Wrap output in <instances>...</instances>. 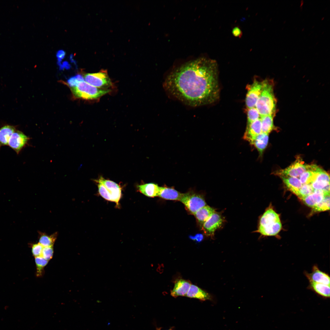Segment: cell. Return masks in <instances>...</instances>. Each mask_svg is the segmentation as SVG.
<instances>
[{
    "label": "cell",
    "instance_id": "6da1fadb",
    "mask_svg": "<svg viewBox=\"0 0 330 330\" xmlns=\"http://www.w3.org/2000/svg\"><path fill=\"white\" fill-rule=\"evenodd\" d=\"M218 64L202 57L189 61L171 72L164 82L170 94L189 105L211 104L219 96Z\"/></svg>",
    "mask_w": 330,
    "mask_h": 330
},
{
    "label": "cell",
    "instance_id": "7a4b0ae2",
    "mask_svg": "<svg viewBox=\"0 0 330 330\" xmlns=\"http://www.w3.org/2000/svg\"><path fill=\"white\" fill-rule=\"evenodd\" d=\"M263 81L262 91L255 108L260 117L269 115L274 116L276 111V100L274 94L273 86L269 81Z\"/></svg>",
    "mask_w": 330,
    "mask_h": 330
},
{
    "label": "cell",
    "instance_id": "3957f363",
    "mask_svg": "<svg viewBox=\"0 0 330 330\" xmlns=\"http://www.w3.org/2000/svg\"><path fill=\"white\" fill-rule=\"evenodd\" d=\"M282 225L279 215L271 208L267 209L260 219L256 232L264 236H273L280 231Z\"/></svg>",
    "mask_w": 330,
    "mask_h": 330
},
{
    "label": "cell",
    "instance_id": "277c9868",
    "mask_svg": "<svg viewBox=\"0 0 330 330\" xmlns=\"http://www.w3.org/2000/svg\"><path fill=\"white\" fill-rule=\"evenodd\" d=\"M71 91L76 97L85 99H97L108 93L110 90L94 86L85 80L80 82L75 86L71 87Z\"/></svg>",
    "mask_w": 330,
    "mask_h": 330
},
{
    "label": "cell",
    "instance_id": "5b68a950",
    "mask_svg": "<svg viewBox=\"0 0 330 330\" xmlns=\"http://www.w3.org/2000/svg\"><path fill=\"white\" fill-rule=\"evenodd\" d=\"M315 165L314 164L308 165L304 163L301 158L298 157L290 166L277 171L276 173L280 176L297 178L306 171L313 169Z\"/></svg>",
    "mask_w": 330,
    "mask_h": 330
},
{
    "label": "cell",
    "instance_id": "8992f818",
    "mask_svg": "<svg viewBox=\"0 0 330 330\" xmlns=\"http://www.w3.org/2000/svg\"><path fill=\"white\" fill-rule=\"evenodd\" d=\"M180 201L193 215L199 209L206 204L203 196L195 193H183Z\"/></svg>",
    "mask_w": 330,
    "mask_h": 330
},
{
    "label": "cell",
    "instance_id": "52a82bcc",
    "mask_svg": "<svg viewBox=\"0 0 330 330\" xmlns=\"http://www.w3.org/2000/svg\"><path fill=\"white\" fill-rule=\"evenodd\" d=\"M84 79L90 85L101 89H106L112 84L108 74L105 71L86 74L84 76Z\"/></svg>",
    "mask_w": 330,
    "mask_h": 330
},
{
    "label": "cell",
    "instance_id": "ba28073f",
    "mask_svg": "<svg viewBox=\"0 0 330 330\" xmlns=\"http://www.w3.org/2000/svg\"><path fill=\"white\" fill-rule=\"evenodd\" d=\"M95 181L100 182L105 186L108 201L114 202L117 206H119V201L122 196V189L120 186L114 182L105 179L102 177L98 179L95 180Z\"/></svg>",
    "mask_w": 330,
    "mask_h": 330
},
{
    "label": "cell",
    "instance_id": "9c48e42d",
    "mask_svg": "<svg viewBox=\"0 0 330 330\" xmlns=\"http://www.w3.org/2000/svg\"><path fill=\"white\" fill-rule=\"evenodd\" d=\"M314 190L330 192V177L325 171L318 166L315 170L314 179L310 184Z\"/></svg>",
    "mask_w": 330,
    "mask_h": 330
},
{
    "label": "cell",
    "instance_id": "30bf717a",
    "mask_svg": "<svg viewBox=\"0 0 330 330\" xmlns=\"http://www.w3.org/2000/svg\"><path fill=\"white\" fill-rule=\"evenodd\" d=\"M263 81L255 80L249 86L245 99V103L248 109L255 107L257 101L262 93Z\"/></svg>",
    "mask_w": 330,
    "mask_h": 330
},
{
    "label": "cell",
    "instance_id": "8fae6325",
    "mask_svg": "<svg viewBox=\"0 0 330 330\" xmlns=\"http://www.w3.org/2000/svg\"><path fill=\"white\" fill-rule=\"evenodd\" d=\"M223 221L220 213L215 212L204 223L202 229L207 236L213 237L215 232L221 226Z\"/></svg>",
    "mask_w": 330,
    "mask_h": 330
},
{
    "label": "cell",
    "instance_id": "7c38bea8",
    "mask_svg": "<svg viewBox=\"0 0 330 330\" xmlns=\"http://www.w3.org/2000/svg\"><path fill=\"white\" fill-rule=\"evenodd\" d=\"M29 139L23 132L16 130L11 136L8 145L18 154L27 144Z\"/></svg>",
    "mask_w": 330,
    "mask_h": 330
},
{
    "label": "cell",
    "instance_id": "4fadbf2b",
    "mask_svg": "<svg viewBox=\"0 0 330 330\" xmlns=\"http://www.w3.org/2000/svg\"><path fill=\"white\" fill-rule=\"evenodd\" d=\"M305 275L310 282L330 285L329 276L327 273L320 270L316 265L313 266L311 273H305Z\"/></svg>",
    "mask_w": 330,
    "mask_h": 330
},
{
    "label": "cell",
    "instance_id": "5bb4252c",
    "mask_svg": "<svg viewBox=\"0 0 330 330\" xmlns=\"http://www.w3.org/2000/svg\"><path fill=\"white\" fill-rule=\"evenodd\" d=\"M262 132L261 121L259 118L247 127L244 139L251 143L255 138Z\"/></svg>",
    "mask_w": 330,
    "mask_h": 330
},
{
    "label": "cell",
    "instance_id": "9a60e30c",
    "mask_svg": "<svg viewBox=\"0 0 330 330\" xmlns=\"http://www.w3.org/2000/svg\"><path fill=\"white\" fill-rule=\"evenodd\" d=\"M192 284L188 280L180 279L176 281L170 295L176 298L179 296H185Z\"/></svg>",
    "mask_w": 330,
    "mask_h": 330
},
{
    "label": "cell",
    "instance_id": "2e32d148",
    "mask_svg": "<svg viewBox=\"0 0 330 330\" xmlns=\"http://www.w3.org/2000/svg\"><path fill=\"white\" fill-rule=\"evenodd\" d=\"M328 194H330L329 192H324L322 190H314L313 193L306 196L302 200L306 205L313 208Z\"/></svg>",
    "mask_w": 330,
    "mask_h": 330
},
{
    "label": "cell",
    "instance_id": "e0dca14e",
    "mask_svg": "<svg viewBox=\"0 0 330 330\" xmlns=\"http://www.w3.org/2000/svg\"><path fill=\"white\" fill-rule=\"evenodd\" d=\"M185 296L195 298L202 301L211 300V296L207 292L197 286L192 284Z\"/></svg>",
    "mask_w": 330,
    "mask_h": 330
},
{
    "label": "cell",
    "instance_id": "ac0fdd59",
    "mask_svg": "<svg viewBox=\"0 0 330 330\" xmlns=\"http://www.w3.org/2000/svg\"><path fill=\"white\" fill-rule=\"evenodd\" d=\"M268 141L269 134L261 132L250 144L256 148L260 155L262 156L268 145Z\"/></svg>",
    "mask_w": 330,
    "mask_h": 330
},
{
    "label": "cell",
    "instance_id": "d6986e66",
    "mask_svg": "<svg viewBox=\"0 0 330 330\" xmlns=\"http://www.w3.org/2000/svg\"><path fill=\"white\" fill-rule=\"evenodd\" d=\"M182 194L174 189L160 187L158 196L166 200L180 201Z\"/></svg>",
    "mask_w": 330,
    "mask_h": 330
},
{
    "label": "cell",
    "instance_id": "ffe728a7",
    "mask_svg": "<svg viewBox=\"0 0 330 330\" xmlns=\"http://www.w3.org/2000/svg\"><path fill=\"white\" fill-rule=\"evenodd\" d=\"M138 190L145 196L150 197L158 196L160 187L156 184L148 183L138 186Z\"/></svg>",
    "mask_w": 330,
    "mask_h": 330
},
{
    "label": "cell",
    "instance_id": "44dd1931",
    "mask_svg": "<svg viewBox=\"0 0 330 330\" xmlns=\"http://www.w3.org/2000/svg\"><path fill=\"white\" fill-rule=\"evenodd\" d=\"M215 212L214 208L205 205L199 209L194 215L202 227L204 223Z\"/></svg>",
    "mask_w": 330,
    "mask_h": 330
},
{
    "label": "cell",
    "instance_id": "7402d4cb",
    "mask_svg": "<svg viewBox=\"0 0 330 330\" xmlns=\"http://www.w3.org/2000/svg\"><path fill=\"white\" fill-rule=\"evenodd\" d=\"M280 177L289 190L297 196L299 191L302 185L299 179L292 177Z\"/></svg>",
    "mask_w": 330,
    "mask_h": 330
},
{
    "label": "cell",
    "instance_id": "603a6c76",
    "mask_svg": "<svg viewBox=\"0 0 330 330\" xmlns=\"http://www.w3.org/2000/svg\"><path fill=\"white\" fill-rule=\"evenodd\" d=\"M16 130L15 126L9 125H5L0 128V147L8 145L11 136Z\"/></svg>",
    "mask_w": 330,
    "mask_h": 330
},
{
    "label": "cell",
    "instance_id": "cb8c5ba5",
    "mask_svg": "<svg viewBox=\"0 0 330 330\" xmlns=\"http://www.w3.org/2000/svg\"><path fill=\"white\" fill-rule=\"evenodd\" d=\"M310 288L320 296L325 298L330 297V285L324 284L310 282Z\"/></svg>",
    "mask_w": 330,
    "mask_h": 330
},
{
    "label": "cell",
    "instance_id": "d4e9b609",
    "mask_svg": "<svg viewBox=\"0 0 330 330\" xmlns=\"http://www.w3.org/2000/svg\"><path fill=\"white\" fill-rule=\"evenodd\" d=\"M38 233V243L41 245L43 247L53 246L57 236V233H55L50 235L40 231Z\"/></svg>",
    "mask_w": 330,
    "mask_h": 330
},
{
    "label": "cell",
    "instance_id": "484cf974",
    "mask_svg": "<svg viewBox=\"0 0 330 330\" xmlns=\"http://www.w3.org/2000/svg\"><path fill=\"white\" fill-rule=\"evenodd\" d=\"M273 116L269 115L261 117L262 132L269 134L274 129Z\"/></svg>",
    "mask_w": 330,
    "mask_h": 330
},
{
    "label": "cell",
    "instance_id": "4316f807",
    "mask_svg": "<svg viewBox=\"0 0 330 330\" xmlns=\"http://www.w3.org/2000/svg\"><path fill=\"white\" fill-rule=\"evenodd\" d=\"M317 167L316 165L313 169L306 171L300 176L299 179L302 184H311L314 179L315 170Z\"/></svg>",
    "mask_w": 330,
    "mask_h": 330
},
{
    "label": "cell",
    "instance_id": "83f0119b",
    "mask_svg": "<svg viewBox=\"0 0 330 330\" xmlns=\"http://www.w3.org/2000/svg\"><path fill=\"white\" fill-rule=\"evenodd\" d=\"M36 267V276L41 277L44 274V268L47 264L49 261L44 259L41 256L35 257Z\"/></svg>",
    "mask_w": 330,
    "mask_h": 330
},
{
    "label": "cell",
    "instance_id": "f1b7e54d",
    "mask_svg": "<svg viewBox=\"0 0 330 330\" xmlns=\"http://www.w3.org/2000/svg\"><path fill=\"white\" fill-rule=\"evenodd\" d=\"M313 209V211L314 212H320L329 210L330 194L326 195L323 200Z\"/></svg>",
    "mask_w": 330,
    "mask_h": 330
},
{
    "label": "cell",
    "instance_id": "f546056e",
    "mask_svg": "<svg viewBox=\"0 0 330 330\" xmlns=\"http://www.w3.org/2000/svg\"><path fill=\"white\" fill-rule=\"evenodd\" d=\"M314 190L310 184H303L300 189L297 196L302 200L314 192Z\"/></svg>",
    "mask_w": 330,
    "mask_h": 330
},
{
    "label": "cell",
    "instance_id": "4dcf8cb0",
    "mask_svg": "<svg viewBox=\"0 0 330 330\" xmlns=\"http://www.w3.org/2000/svg\"><path fill=\"white\" fill-rule=\"evenodd\" d=\"M259 114L255 107L248 109L247 112V126L255 121L259 118Z\"/></svg>",
    "mask_w": 330,
    "mask_h": 330
},
{
    "label": "cell",
    "instance_id": "1f68e13d",
    "mask_svg": "<svg viewBox=\"0 0 330 330\" xmlns=\"http://www.w3.org/2000/svg\"><path fill=\"white\" fill-rule=\"evenodd\" d=\"M53 246L44 247L41 256L49 261L53 258Z\"/></svg>",
    "mask_w": 330,
    "mask_h": 330
},
{
    "label": "cell",
    "instance_id": "d6a6232c",
    "mask_svg": "<svg viewBox=\"0 0 330 330\" xmlns=\"http://www.w3.org/2000/svg\"><path fill=\"white\" fill-rule=\"evenodd\" d=\"M31 251L33 255L35 257L41 256L43 247L39 243H34L31 245Z\"/></svg>",
    "mask_w": 330,
    "mask_h": 330
},
{
    "label": "cell",
    "instance_id": "836d02e7",
    "mask_svg": "<svg viewBox=\"0 0 330 330\" xmlns=\"http://www.w3.org/2000/svg\"><path fill=\"white\" fill-rule=\"evenodd\" d=\"M84 80V78L80 75H77L70 78L68 80V83L71 87L76 86L80 82Z\"/></svg>",
    "mask_w": 330,
    "mask_h": 330
},
{
    "label": "cell",
    "instance_id": "e575fe53",
    "mask_svg": "<svg viewBox=\"0 0 330 330\" xmlns=\"http://www.w3.org/2000/svg\"><path fill=\"white\" fill-rule=\"evenodd\" d=\"M233 35L237 37L240 38L242 35V32L240 28L237 26L233 28L232 30Z\"/></svg>",
    "mask_w": 330,
    "mask_h": 330
},
{
    "label": "cell",
    "instance_id": "d590c367",
    "mask_svg": "<svg viewBox=\"0 0 330 330\" xmlns=\"http://www.w3.org/2000/svg\"><path fill=\"white\" fill-rule=\"evenodd\" d=\"M65 55L64 51L62 50H58L56 56L58 60L59 64H61L60 62L61 60L64 58Z\"/></svg>",
    "mask_w": 330,
    "mask_h": 330
},
{
    "label": "cell",
    "instance_id": "8d00e7d4",
    "mask_svg": "<svg viewBox=\"0 0 330 330\" xmlns=\"http://www.w3.org/2000/svg\"><path fill=\"white\" fill-rule=\"evenodd\" d=\"M203 237L201 234H198L195 237H193L192 239L196 240L197 242H200L202 240Z\"/></svg>",
    "mask_w": 330,
    "mask_h": 330
},
{
    "label": "cell",
    "instance_id": "74e56055",
    "mask_svg": "<svg viewBox=\"0 0 330 330\" xmlns=\"http://www.w3.org/2000/svg\"><path fill=\"white\" fill-rule=\"evenodd\" d=\"M172 330V328H170V329H169L168 330ZM156 330H161V328H156Z\"/></svg>",
    "mask_w": 330,
    "mask_h": 330
}]
</instances>
